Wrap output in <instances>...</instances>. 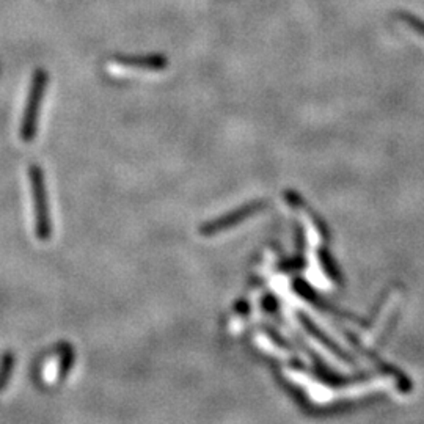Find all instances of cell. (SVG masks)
I'll return each mask as SVG.
<instances>
[{
    "instance_id": "1",
    "label": "cell",
    "mask_w": 424,
    "mask_h": 424,
    "mask_svg": "<svg viewBox=\"0 0 424 424\" xmlns=\"http://www.w3.org/2000/svg\"><path fill=\"white\" fill-rule=\"evenodd\" d=\"M28 181H30L32 200H33V216H35V235L41 242H47L52 235L51 214H49V201L45 186V178L38 165H30L28 168Z\"/></svg>"
},
{
    "instance_id": "6",
    "label": "cell",
    "mask_w": 424,
    "mask_h": 424,
    "mask_svg": "<svg viewBox=\"0 0 424 424\" xmlns=\"http://www.w3.org/2000/svg\"><path fill=\"white\" fill-rule=\"evenodd\" d=\"M13 367H14L13 353H6V355L2 358V363H0V391L4 390L6 384H8Z\"/></svg>"
},
{
    "instance_id": "5",
    "label": "cell",
    "mask_w": 424,
    "mask_h": 424,
    "mask_svg": "<svg viewBox=\"0 0 424 424\" xmlns=\"http://www.w3.org/2000/svg\"><path fill=\"white\" fill-rule=\"evenodd\" d=\"M165 66L164 61L155 60V61H137V63H112L109 65V69L113 74L119 76H127V74H145L151 73V71H159Z\"/></svg>"
},
{
    "instance_id": "4",
    "label": "cell",
    "mask_w": 424,
    "mask_h": 424,
    "mask_svg": "<svg viewBox=\"0 0 424 424\" xmlns=\"http://www.w3.org/2000/svg\"><path fill=\"white\" fill-rule=\"evenodd\" d=\"M74 363V351L71 349V346L68 344H61V348L55 351L52 353L49 362L45 366V371H42V376H45L46 382H59L69 372L71 366Z\"/></svg>"
},
{
    "instance_id": "2",
    "label": "cell",
    "mask_w": 424,
    "mask_h": 424,
    "mask_svg": "<svg viewBox=\"0 0 424 424\" xmlns=\"http://www.w3.org/2000/svg\"><path fill=\"white\" fill-rule=\"evenodd\" d=\"M45 87H46V77L42 73H38L35 76L30 93H28V101L23 117V124H20V131H19V137L24 143H30V141L35 139V136H37L40 107L42 101V93H45Z\"/></svg>"
},
{
    "instance_id": "3",
    "label": "cell",
    "mask_w": 424,
    "mask_h": 424,
    "mask_svg": "<svg viewBox=\"0 0 424 424\" xmlns=\"http://www.w3.org/2000/svg\"><path fill=\"white\" fill-rule=\"evenodd\" d=\"M261 209H263V203H259V201L244 204V206L235 209L232 212H230V214H225V216L214 218V220L206 222L200 228V232L206 237L217 236V235H220V232L232 230L239 223H242L244 220H247V218H250L254 214H258Z\"/></svg>"
}]
</instances>
